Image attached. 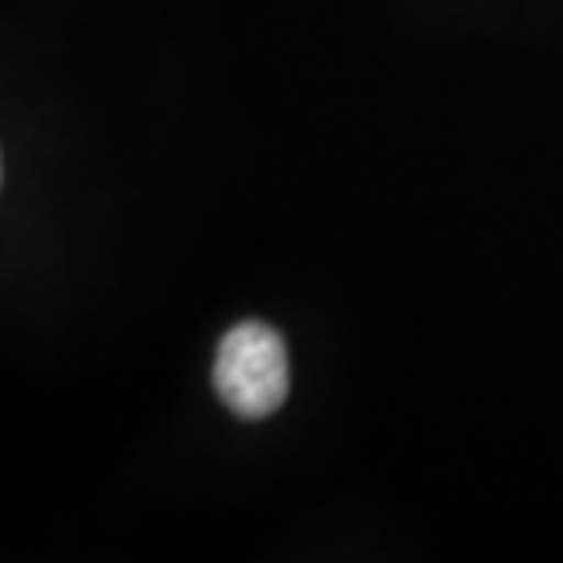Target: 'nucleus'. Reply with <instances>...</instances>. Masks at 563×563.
<instances>
[{"label": "nucleus", "mask_w": 563, "mask_h": 563, "mask_svg": "<svg viewBox=\"0 0 563 563\" xmlns=\"http://www.w3.org/2000/svg\"><path fill=\"white\" fill-rule=\"evenodd\" d=\"M212 385L245 421H261L289 396V363L282 336L264 322H242L220 341Z\"/></svg>", "instance_id": "obj_1"}]
</instances>
